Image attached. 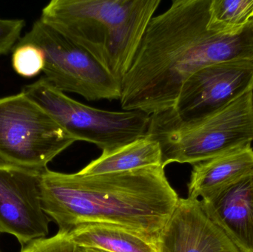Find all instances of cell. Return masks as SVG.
Masks as SVG:
<instances>
[{
    "instance_id": "1",
    "label": "cell",
    "mask_w": 253,
    "mask_h": 252,
    "mask_svg": "<svg viewBox=\"0 0 253 252\" xmlns=\"http://www.w3.org/2000/svg\"><path fill=\"white\" fill-rule=\"evenodd\" d=\"M211 0H176L153 16L121 82L126 111L151 115L173 108L187 78L202 68L253 60V23L238 34L208 28Z\"/></svg>"
},
{
    "instance_id": "2",
    "label": "cell",
    "mask_w": 253,
    "mask_h": 252,
    "mask_svg": "<svg viewBox=\"0 0 253 252\" xmlns=\"http://www.w3.org/2000/svg\"><path fill=\"white\" fill-rule=\"evenodd\" d=\"M40 187L43 210L65 232L108 223L159 239L179 199L163 167L95 176L46 168Z\"/></svg>"
},
{
    "instance_id": "3",
    "label": "cell",
    "mask_w": 253,
    "mask_h": 252,
    "mask_svg": "<svg viewBox=\"0 0 253 252\" xmlns=\"http://www.w3.org/2000/svg\"><path fill=\"white\" fill-rule=\"evenodd\" d=\"M161 0H52L41 19L90 53L120 83Z\"/></svg>"
},
{
    "instance_id": "4",
    "label": "cell",
    "mask_w": 253,
    "mask_h": 252,
    "mask_svg": "<svg viewBox=\"0 0 253 252\" xmlns=\"http://www.w3.org/2000/svg\"><path fill=\"white\" fill-rule=\"evenodd\" d=\"M147 136L160 145L162 166L194 164L249 146L253 142V87L218 110L192 121L168 110L150 115Z\"/></svg>"
},
{
    "instance_id": "5",
    "label": "cell",
    "mask_w": 253,
    "mask_h": 252,
    "mask_svg": "<svg viewBox=\"0 0 253 252\" xmlns=\"http://www.w3.org/2000/svg\"><path fill=\"white\" fill-rule=\"evenodd\" d=\"M76 141L93 144L102 152L147 136L150 115L139 111H108L71 99L44 77L22 91Z\"/></svg>"
},
{
    "instance_id": "6",
    "label": "cell",
    "mask_w": 253,
    "mask_h": 252,
    "mask_svg": "<svg viewBox=\"0 0 253 252\" xmlns=\"http://www.w3.org/2000/svg\"><path fill=\"white\" fill-rule=\"evenodd\" d=\"M76 142L23 92L0 98V162L42 171Z\"/></svg>"
},
{
    "instance_id": "7",
    "label": "cell",
    "mask_w": 253,
    "mask_h": 252,
    "mask_svg": "<svg viewBox=\"0 0 253 252\" xmlns=\"http://www.w3.org/2000/svg\"><path fill=\"white\" fill-rule=\"evenodd\" d=\"M19 42L31 43L42 51L44 78L63 93L87 101L120 100L121 83L90 53L41 19Z\"/></svg>"
},
{
    "instance_id": "8",
    "label": "cell",
    "mask_w": 253,
    "mask_h": 252,
    "mask_svg": "<svg viewBox=\"0 0 253 252\" xmlns=\"http://www.w3.org/2000/svg\"><path fill=\"white\" fill-rule=\"evenodd\" d=\"M253 87V60H232L205 67L183 84L173 108L167 109L181 121L207 116Z\"/></svg>"
},
{
    "instance_id": "9",
    "label": "cell",
    "mask_w": 253,
    "mask_h": 252,
    "mask_svg": "<svg viewBox=\"0 0 253 252\" xmlns=\"http://www.w3.org/2000/svg\"><path fill=\"white\" fill-rule=\"evenodd\" d=\"M42 171L0 162V233L13 235L22 247L49 233L51 220L42 205Z\"/></svg>"
},
{
    "instance_id": "10",
    "label": "cell",
    "mask_w": 253,
    "mask_h": 252,
    "mask_svg": "<svg viewBox=\"0 0 253 252\" xmlns=\"http://www.w3.org/2000/svg\"><path fill=\"white\" fill-rule=\"evenodd\" d=\"M159 241L161 252H241L194 198H179Z\"/></svg>"
},
{
    "instance_id": "11",
    "label": "cell",
    "mask_w": 253,
    "mask_h": 252,
    "mask_svg": "<svg viewBox=\"0 0 253 252\" xmlns=\"http://www.w3.org/2000/svg\"><path fill=\"white\" fill-rule=\"evenodd\" d=\"M208 217L241 252H253V172L200 200Z\"/></svg>"
},
{
    "instance_id": "12",
    "label": "cell",
    "mask_w": 253,
    "mask_h": 252,
    "mask_svg": "<svg viewBox=\"0 0 253 252\" xmlns=\"http://www.w3.org/2000/svg\"><path fill=\"white\" fill-rule=\"evenodd\" d=\"M253 172L251 145L198 163L193 165L187 184L188 198L208 196Z\"/></svg>"
},
{
    "instance_id": "13",
    "label": "cell",
    "mask_w": 253,
    "mask_h": 252,
    "mask_svg": "<svg viewBox=\"0 0 253 252\" xmlns=\"http://www.w3.org/2000/svg\"><path fill=\"white\" fill-rule=\"evenodd\" d=\"M67 232L69 239L83 248L107 252H161L159 238L108 223H84Z\"/></svg>"
},
{
    "instance_id": "14",
    "label": "cell",
    "mask_w": 253,
    "mask_h": 252,
    "mask_svg": "<svg viewBox=\"0 0 253 252\" xmlns=\"http://www.w3.org/2000/svg\"><path fill=\"white\" fill-rule=\"evenodd\" d=\"M153 167H163L162 150L157 141L146 136L117 149L102 152L99 158L77 173L95 176Z\"/></svg>"
},
{
    "instance_id": "15",
    "label": "cell",
    "mask_w": 253,
    "mask_h": 252,
    "mask_svg": "<svg viewBox=\"0 0 253 252\" xmlns=\"http://www.w3.org/2000/svg\"><path fill=\"white\" fill-rule=\"evenodd\" d=\"M252 23L253 0H211L209 29L221 34H238Z\"/></svg>"
},
{
    "instance_id": "16",
    "label": "cell",
    "mask_w": 253,
    "mask_h": 252,
    "mask_svg": "<svg viewBox=\"0 0 253 252\" xmlns=\"http://www.w3.org/2000/svg\"><path fill=\"white\" fill-rule=\"evenodd\" d=\"M12 51V65L16 73L25 78H32L42 72L44 54L37 46L18 42Z\"/></svg>"
},
{
    "instance_id": "17",
    "label": "cell",
    "mask_w": 253,
    "mask_h": 252,
    "mask_svg": "<svg viewBox=\"0 0 253 252\" xmlns=\"http://www.w3.org/2000/svg\"><path fill=\"white\" fill-rule=\"evenodd\" d=\"M20 252H82V250L69 239L66 232L59 230L51 238H40L24 246Z\"/></svg>"
},
{
    "instance_id": "18",
    "label": "cell",
    "mask_w": 253,
    "mask_h": 252,
    "mask_svg": "<svg viewBox=\"0 0 253 252\" xmlns=\"http://www.w3.org/2000/svg\"><path fill=\"white\" fill-rule=\"evenodd\" d=\"M25 25L23 19H0V55L13 50L20 40Z\"/></svg>"
},
{
    "instance_id": "19",
    "label": "cell",
    "mask_w": 253,
    "mask_h": 252,
    "mask_svg": "<svg viewBox=\"0 0 253 252\" xmlns=\"http://www.w3.org/2000/svg\"><path fill=\"white\" fill-rule=\"evenodd\" d=\"M82 252H107L102 251V250H96V249L83 248L81 247Z\"/></svg>"
}]
</instances>
